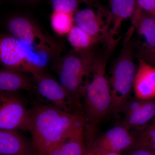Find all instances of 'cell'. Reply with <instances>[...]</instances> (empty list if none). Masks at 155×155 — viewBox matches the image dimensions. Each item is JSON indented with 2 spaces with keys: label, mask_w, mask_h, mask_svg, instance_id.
Wrapping results in <instances>:
<instances>
[{
  "label": "cell",
  "mask_w": 155,
  "mask_h": 155,
  "mask_svg": "<svg viewBox=\"0 0 155 155\" xmlns=\"http://www.w3.org/2000/svg\"><path fill=\"white\" fill-rule=\"evenodd\" d=\"M30 110V125L35 155H48L52 150L78 125L83 116L68 114L43 104Z\"/></svg>",
  "instance_id": "6da1fadb"
},
{
  "label": "cell",
  "mask_w": 155,
  "mask_h": 155,
  "mask_svg": "<svg viewBox=\"0 0 155 155\" xmlns=\"http://www.w3.org/2000/svg\"><path fill=\"white\" fill-rule=\"evenodd\" d=\"M81 1H82V3H85L87 5H90L91 4L94 0H81Z\"/></svg>",
  "instance_id": "4316f807"
},
{
  "label": "cell",
  "mask_w": 155,
  "mask_h": 155,
  "mask_svg": "<svg viewBox=\"0 0 155 155\" xmlns=\"http://www.w3.org/2000/svg\"><path fill=\"white\" fill-rule=\"evenodd\" d=\"M11 35L22 44L26 49H30L50 55H55L61 48L48 34L32 19L24 16L10 18L7 24Z\"/></svg>",
  "instance_id": "5b68a950"
},
{
  "label": "cell",
  "mask_w": 155,
  "mask_h": 155,
  "mask_svg": "<svg viewBox=\"0 0 155 155\" xmlns=\"http://www.w3.org/2000/svg\"><path fill=\"white\" fill-rule=\"evenodd\" d=\"M51 23L53 30L58 35H68L75 25L74 14L53 11Z\"/></svg>",
  "instance_id": "d6986e66"
},
{
  "label": "cell",
  "mask_w": 155,
  "mask_h": 155,
  "mask_svg": "<svg viewBox=\"0 0 155 155\" xmlns=\"http://www.w3.org/2000/svg\"><path fill=\"white\" fill-rule=\"evenodd\" d=\"M130 151L129 155H155V152L141 148L133 149Z\"/></svg>",
  "instance_id": "484cf974"
},
{
  "label": "cell",
  "mask_w": 155,
  "mask_h": 155,
  "mask_svg": "<svg viewBox=\"0 0 155 155\" xmlns=\"http://www.w3.org/2000/svg\"><path fill=\"white\" fill-rule=\"evenodd\" d=\"M32 76L37 97L42 104L82 116L80 106L60 82L45 71Z\"/></svg>",
  "instance_id": "8992f818"
},
{
  "label": "cell",
  "mask_w": 155,
  "mask_h": 155,
  "mask_svg": "<svg viewBox=\"0 0 155 155\" xmlns=\"http://www.w3.org/2000/svg\"><path fill=\"white\" fill-rule=\"evenodd\" d=\"M124 46L116 59L109 78L111 97V112H120L130 99L137 70L133 61V51L128 44L132 34L130 30Z\"/></svg>",
  "instance_id": "3957f363"
},
{
  "label": "cell",
  "mask_w": 155,
  "mask_h": 155,
  "mask_svg": "<svg viewBox=\"0 0 155 155\" xmlns=\"http://www.w3.org/2000/svg\"><path fill=\"white\" fill-rule=\"evenodd\" d=\"M139 130L134 136L136 141L133 149L141 148L155 152V117Z\"/></svg>",
  "instance_id": "ffe728a7"
},
{
  "label": "cell",
  "mask_w": 155,
  "mask_h": 155,
  "mask_svg": "<svg viewBox=\"0 0 155 155\" xmlns=\"http://www.w3.org/2000/svg\"><path fill=\"white\" fill-rule=\"evenodd\" d=\"M20 1H24L26 2H34V1H36V0H20Z\"/></svg>",
  "instance_id": "83f0119b"
},
{
  "label": "cell",
  "mask_w": 155,
  "mask_h": 155,
  "mask_svg": "<svg viewBox=\"0 0 155 155\" xmlns=\"http://www.w3.org/2000/svg\"><path fill=\"white\" fill-rule=\"evenodd\" d=\"M30 110L18 92H0V130L28 131Z\"/></svg>",
  "instance_id": "ba28073f"
},
{
  "label": "cell",
  "mask_w": 155,
  "mask_h": 155,
  "mask_svg": "<svg viewBox=\"0 0 155 155\" xmlns=\"http://www.w3.org/2000/svg\"><path fill=\"white\" fill-rule=\"evenodd\" d=\"M81 0H52L51 5L53 11L75 14L78 11Z\"/></svg>",
  "instance_id": "44dd1931"
},
{
  "label": "cell",
  "mask_w": 155,
  "mask_h": 155,
  "mask_svg": "<svg viewBox=\"0 0 155 155\" xmlns=\"http://www.w3.org/2000/svg\"><path fill=\"white\" fill-rule=\"evenodd\" d=\"M0 62L4 68L32 75L44 71L31 59L25 47L9 34L0 37Z\"/></svg>",
  "instance_id": "52a82bcc"
},
{
  "label": "cell",
  "mask_w": 155,
  "mask_h": 155,
  "mask_svg": "<svg viewBox=\"0 0 155 155\" xmlns=\"http://www.w3.org/2000/svg\"><path fill=\"white\" fill-rule=\"evenodd\" d=\"M84 123L67 134L48 155H85L87 150L84 135Z\"/></svg>",
  "instance_id": "4fadbf2b"
},
{
  "label": "cell",
  "mask_w": 155,
  "mask_h": 155,
  "mask_svg": "<svg viewBox=\"0 0 155 155\" xmlns=\"http://www.w3.org/2000/svg\"><path fill=\"white\" fill-rule=\"evenodd\" d=\"M155 117V99L147 100L144 106L135 113L125 116L122 126L128 130L144 127Z\"/></svg>",
  "instance_id": "e0dca14e"
},
{
  "label": "cell",
  "mask_w": 155,
  "mask_h": 155,
  "mask_svg": "<svg viewBox=\"0 0 155 155\" xmlns=\"http://www.w3.org/2000/svg\"><path fill=\"white\" fill-rule=\"evenodd\" d=\"M34 90L33 81H32L23 72L4 67L1 68L0 92H18L21 90L31 91Z\"/></svg>",
  "instance_id": "5bb4252c"
},
{
  "label": "cell",
  "mask_w": 155,
  "mask_h": 155,
  "mask_svg": "<svg viewBox=\"0 0 155 155\" xmlns=\"http://www.w3.org/2000/svg\"><path fill=\"white\" fill-rule=\"evenodd\" d=\"M132 24L137 32L144 39L143 45L155 48V17L136 7L132 16Z\"/></svg>",
  "instance_id": "9a60e30c"
},
{
  "label": "cell",
  "mask_w": 155,
  "mask_h": 155,
  "mask_svg": "<svg viewBox=\"0 0 155 155\" xmlns=\"http://www.w3.org/2000/svg\"><path fill=\"white\" fill-rule=\"evenodd\" d=\"M139 59L155 67V48H150L143 45L138 51Z\"/></svg>",
  "instance_id": "603a6c76"
},
{
  "label": "cell",
  "mask_w": 155,
  "mask_h": 155,
  "mask_svg": "<svg viewBox=\"0 0 155 155\" xmlns=\"http://www.w3.org/2000/svg\"><path fill=\"white\" fill-rule=\"evenodd\" d=\"M138 67L133 83L136 98L155 99V67L139 59Z\"/></svg>",
  "instance_id": "7c38bea8"
},
{
  "label": "cell",
  "mask_w": 155,
  "mask_h": 155,
  "mask_svg": "<svg viewBox=\"0 0 155 155\" xmlns=\"http://www.w3.org/2000/svg\"><path fill=\"white\" fill-rule=\"evenodd\" d=\"M75 25L100 42L107 43L108 51L113 49L116 41L111 34V19L105 20L101 13L92 9L78 10L74 14Z\"/></svg>",
  "instance_id": "9c48e42d"
},
{
  "label": "cell",
  "mask_w": 155,
  "mask_h": 155,
  "mask_svg": "<svg viewBox=\"0 0 155 155\" xmlns=\"http://www.w3.org/2000/svg\"><path fill=\"white\" fill-rule=\"evenodd\" d=\"M112 1V0H110V2H111V1Z\"/></svg>",
  "instance_id": "4dcf8cb0"
},
{
  "label": "cell",
  "mask_w": 155,
  "mask_h": 155,
  "mask_svg": "<svg viewBox=\"0 0 155 155\" xmlns=\"http://www.w3.org/2000/svg\"><path fill=\"white\" fill-rule=\"evenodd\" d=\"M95 58L92 50L85 52L74 51L62 58L56 67L60 83L81 108L84 87Z\"/></svg>",
  "instance_id": "277c9868"
},
{
  "label": "cell",
  "mask_w": 155,
  "mask_h": 155,
  "mask_svg": "<svg viewBox=\"0 0 155 155\" xmlns=\"http://www.w3.org/2000/svg\"><path fill=\"white\" fill-rule=\"evenodd\" d=\"M85 155H90L89 153L87 151V152L86 154Z\"/></svg>",
  "instance_id": "f1b7e54d"
},
{
  "label": "cell",
  "mask_w": 155,
  "mask_h": 155,
  "mask_svg": "<svg viewBox=\"0 0 155 155\" xmlns=\"http://www.w3.org/2000/svg\"><path fill=\"white\" fill-rule=\"evenodd\" d=\"M147 101L137 98L131 101L129 100L122 107L120 112L123 113L125 116H129L141 109L146 103Z\"/></svg>",
  "instance_id": "7402d4cb"
},
{
  "label": "cell",
  "mask_w": 155,
  "mask_h": 155,
  "mask_svg": "<svg viewBox=\"0 0 155 155\" xmlns=\"http://www.w3.org/2000/svg\"><path fill=\"white\" fill-rule=\"evenodd\" d=\"M107 57H96L84 87L81 100L85 138L94 140L97 123L111 112L112 97L106 76Z\"/></svg>",
  "instance_id": "7a4b0ae2"
},
{
  "label": "cell",
  "mask_w": 155,
  "mask_h": 155,
  "mask_svg": "<svg viewBox=\"0 0 155 155\" xmlns=\"http://www.w3.org/2000/svg\"><path fill=\"white\" fill-rule=\"evenodd\" d=\"M137 6L155 17V0H136Z\"/></svg>",
  "instance_id": "cb8c5ba5"
},
{
  "label": "cell",
  "mask_w": 155,
  "mask_h": 155,
  "mask_svg": "<svg viewBox=\"0 0 155 155\" xmlns=\"http://www.w3.org/2000/svg\"><path fill=\"white\" fill-rule=\"evenodd\" d=\"M135 138L130 131L122 125L116 126L95 138L92 144L103 149L120 153L132 150Z\"/></svg>",
  "instance_id": "30bf717a"
},
{
  "label": "cell",
  "mask_w": 155,
  "mask_h": 155,
  "mask_svg": "<svg viewBox=\"0 0 155 155\" xmlns=\"http://www.w3.org/2000/svg\"><path fill=\"white\" fill-rule=\"evenodd\" d=\"M0 155H35L32 141L19 130H0Z\"/></svg>",
  "instance_id": "8fae6325"
},
{
  "label": "cell",
  "mask_w": 155,
  "mask_h": 155,
  "mask_svg": "<svg viewBox=\"0 0 155 155\" xmlns=\"http://www.w3.org/2000/svg\"><path fill=\"white\" fill-rule=\"evenodd\" d=\"M110 3L111 7V33L114 39V37L117 34L122 22L133 16L136 8V1L112 0Z\"/></svg>",
  "instance_id": "2e32d148"
},
{
  "label": "cell",
  "mask_w": 155,
  "mask_h": 155,
  "mask_svg": "<svg viewBox=\"0 0 155 155\" xmlns=\"http://www.w3.org/2000/svg\"><path fill=\"white\" fill-rule=\"evenodd\" d=\"M87 151L93 155H121L120 153L103 149L94 145Z\"/></svg>",
  "instance_id": "d4e9b609"
},
{
  "label": "cell",
  "mask_w": 155,
  "mask_h": 155,
  "mask_svg": "<svg viewBox=\"0 0 155 155\" xmlns=\"http://www.w3.org/2000/svg\"><path fill=\"white\" fill-rule=\"evenodd\" d=\"M68 41L74 51L76 52L90 51L95 45L100 42L75 25L68 34Z\"/></svg>",
  "instance_id": "ac0fdd59"
},
{
  "label": "cell",
  "mask_w": 155,
  "mask_h": 155,
  "mask_svg": "<svg viewBox=\"0 0 155 155\" xmlns=\"http://www.w3.org/2000/svg\"><path fill=\"white\" fill-rule=\"evenodd\" d=\"M88 151L90 155H93L91 153H90L88 151Z\"/></svg>",
  "instance_id": "f546056e"
}]
</instances>
